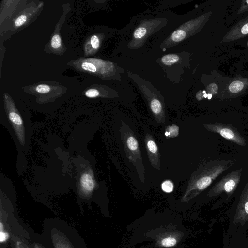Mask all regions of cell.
Instances as JSON below:
<instances>
[{
    "mask_svg": "<svg viewBox=\"0 0 248 248\" xmlns=\"http://www.w3.org/2000/svg\"><path fill=\"white\" fill-rule=\"evenodd\" d=\"M6 108L9 119L20 143L24 145L25 136L23 120L15 108L14 103L7 96H6Z\"/></svg>",
    "mask_w": 248,
    "mask_h": 248,
    "instance_id": "5",
    "label": "cell"
},
{
    "mask_svg": "<svg viewBox=\"0 0 248 248\" xmlns=\"http://www.w3.org/2000/svg\"><path fill=\"white\" fill-rule=\"evenodd\" d=\"M207 96H208V94H207V93L203 94V97L207 98Z\"/></svg>",
    "mask_w": 248,
    "mask_h": 248,
    "instance_id": "29",
    "label": "cell"
},
{
    "mask_svg": "<svg viewBox=\"0 0 248 248\" xmlns=\"http://www.w3.org/2000/svg\"><path fill=\"white\" fill-rule=\"evenodd\" d=\"M173 184L169 180L164 181L161 184V188L166 193H170L173 190Z\"/></svg>",
    "mask_w": 248,
    "mask_h": 248,
    "instance_id": "17",
    "label": "cell"
},
{
    "mask_svg": "<svg viewBox=\"0 0 248 248\" xmlns=\"http://www.w3.org/2000/svg\"></svg>",
    "mask_w": 248,
    "mask_h": 248,
    "instance_id": "32",
    "label": "cell"
},
{
    "mask_svg": "<svg viewBox=\"0 0 248 248\" xmlns=\"http://www.w3.org/2000/svg\"><path fill=\"white\" fill-rule=\"evenodd\" d=\"M242 171L238 169L223 177L210 189L208 196H215L223 192L227 194L233 192L240 181Z\"/></svg>",
    "mask_w": 248,
    "mask_h": 248,
    "instance_id": "3",
    "label": "cell"
},
{
    "mask_svg": "<svg viewBox=\"0 0 248 248\" xmlns=\"http://www.w3.org/2000/svg\"><path fill=\"white\" fill-rule=\"evenodd\" d=\"M203 97V95L202 92L201 91L198 92L196 94V98L197 100H201Z\"/></svg>",
    "mask_w": 248,
    "mask_h": 248,
    "instance_id": "27",
    "label": "cell"
},
{
    "mask_svg": "<svg viewBox=\"0 0 248 248\" xmlns=\"http://www.w3.org/2000/svg\"><path fill=\"white\" fill-rule=\"evenodd\" d=\"M90 44L94 49H97L99 48L100 42L99 38L96 35L92 36L90 39Z\"/></svg>",
    "mask_w": 248,
    "mask_h": 248,
    "instance_id": "20",
    "label": "cell"
},
{
    "mask_svg": "<svg viewBox=\"0 0 248 248\" xmlns=\"http://www.w3.org/2000/svg\"><path fill=\"white\" fill-rule=\"evenodd\" d=\"M27 16L22 15L18 17L15 21V25L16 27H20L23 25L27 21Z\"/></svg>",
    "mask_w": 248,
    "mask_h": 248,
    "instance_id": "22",
    "label": "cell"
},
{
    "mask_svg": "<svg viewBox=\"0 0 248 248\" xmlns=\"http://www.w3.org/2000/svg\"><path fill=\"white\" fill-rule=\"evenodd\" d=\"M232 164V162L225 161L216 165L207 164L201 166L191 174L181 201L187 202L197 196Z\"/></svg>",
    "mask_w": 248,
    "mask_h": 248,
    "instance_id": "1",
    "label": "cell"
},
{
    "mask_svg": "<svg viewBox=\"0 0 248 248\" xmlns=\"http://www.w3.org/2000/svg\"><path fill=\"white\" fill-rule=\"evenodd\" d=\"M246 2L247 3V4H248V0H247L246 1Z\"/></svg>",
    "mask_w": 248,
    "mask_h": 248,
    "instance_id": "31",
    "label": "cell"
},
{
    "mask_svg": "<svg viewBox=\"0 0 248 248\" xmlns=\"http://www.w3.org/2000/svg\"><path fill=\"white\" fill-rule=\"evenodd\" d=\"M50 90V87L46 84H40L36 87V91L40 93H47Z\"/></svg>",
    "mask_w": 248,
    "mask_h": 248,
    "instance_id": "21",
    "label": "cell"
},
{
    "mask_svg": "<svg viewBox=\"0 0 248 248\" xmlns=\"http://www.w3.org/2000/svg\"><path fill=\"white\" fill-rule=\"evenodd\" d=\"M179 133V127L173 124L166 128L165 135L167 138H173L177 137Z\"/></svg>",
    "mask_w": 248,
    "mask_h": 248,
    "instance_id": "12",
    "label": "cell"
},
{
    "mask_svg": "<svg viewBox=\"0 0 248 248\" xmlns=\"http://www.w3.org/2000/svg\"><path fill=\"white\" fill-rule=\"evenodd\" d=\"M99 92L95 89H90L87 90L85 93V95L89 98H94L98 96Z\"/></svg>",
    "mask_w": 248,
    "mask_h": 248,
    "instance_id": "23",
    "label": "cell"
},
{
    "mask_svg": "<svg viewBox=\"0 0 248 248\" xmlns=\"http://www.w3.org/2000/svg\"><path fill=\"white\" fill-rule=\"evenodd\" d=\"M241 32L243 34H247L248 33V23L244 25L241 29Z\"/></svg>",
    "mask_w": 248,
    "mask_h": 248,
    "instance_id": "25",
    "label": "cell"
},
{
    "mask_svg": "<svg viewBox=\"0 0 248 248\" xmlns=\"http://www.w3.org/2000/svg\"><path fill=\"white\" fill-rule=\"evenodd\" d=\"M186 32L183 30H177L171 35L172 40L175 42H180L185 38Z\"/></svg>",
    "mask_w": 248,
    "mask_h": 248,
    "instance_id": "14",
    "label": "cell"
},
{
    "mask_svg": "<svg viewBox=\"0 0 248 248\" xmlns=\"http://www.w3.org/2000/svg\"><path fill=\"white\" fill-rule=\"evenodd\" d=\"M146 29L144 27H140L137 29L133 34L136 39H140L144 37L146 33Z\"/></svg>",
    "mask_w": 248,
    "mask_h": 248,
    "instance_id": "19",
    "label": "cell"
},
{
    "mask_svg": "<svg viewBox=\"0 0 248 248\" xmlns=\"http://www.w3.org/2000/svg\"><path fill=\"white\" fill-rule=\"evenodd\" d=\"M208 131L219 134L224 138L239 145H246L245 139L232 127L218 123H208L203 124Z\"/></svg>",
    "mask_w": 248,
    "mask_h": 248,
    "instance_id": "4",
    "label": "cell"
},
{
    "mask_svg": "<svg viewBox=\"0 0 248 248\" xmlns=\"http://www.w3.org/2000/svg\"><path fill=\"white\" fill-rule=\"evenodd\" d=\"M179 59L178 56L176 54H167L162 57L161 62L164 64L170 66L177 62Z\"/></svg>",
    "mask_w": 248,
    "mask_h": 248,
    "instance_id": "11",
    "label": "cell"
},
{
    "mask_svg": "<svg viewBox=\"0 0 248 248\" xmlns=\"http://www.w3.org/2000/svg\"><path fill=\"white\" fill-rule=\"evenodd\" d=\"M207 92L209 94H216L217 91V87L214 83L210 84L207 88Z\"/></svg>",
    "mask_w": 248,
    "mask_h": 248,
    "instance_id": "24",
    "label": "cell"
},
{
    "mask_svg": "<svg viewBox=\"0 0 248 248\" xmlns=\"http://www.w3.org/2000/svg\"><path fill=\"white\" fill-rule=\"evenodd\" d=\"M145 145L149 161L155 169L160 170V154L153 136L147 133L144 138Z\"/></svg>",
    "mask_w": 248,
    "mask_h": 248,
    "instance_id": "6",
    "label": "cell"
},
{
    "mask_svg": "<svg viewBox=\"0 0 248 248\" xmlns=\"http://www.w3.org/2000/svg\"><path fill=\"white\" fill-rule=\"evenodd\" d=\"M81 67L85 71L95 73L97 71V68L93 63L91 62L85 61L81 63Z\"/></svg>",
    "mask_w": 248,
    "mask_h": 248,
    "instance_id": "16",
    "label": "cell"
},
{
    "mask_svg": "<svg viewBox=\"0 0 248 248\" xmlns=\"http://www.w3.org/2000/svg\"><path fill=\"white\" fill-rule=\"evenodd\" d=\"M177 243V240L173 237H167L161 241V245L164 247L169 248L175 246Z\"/></svg>",
    "mask_w": 248,
    "mask_h": 248,
    "instance_id": "15",
    "label": "cell"
},
{
    "mask_svg": "<svg viewBox=\"0 0 248 248\" xmlns=\"http://www.w3.org/2000/svg\"><path fill=\"white\" fill-rule=\"evenodd\" d=\"M61 38L59 34H55L53 36L51 41V46L54 49H58L61 46Z\"/></svg>",
    "mask_w": 248,
    "mask_h": 248,
    "instance_id": "18",
    "label": "cell"
},
{
    "mask_svg": "<svg viewBox=\"0 0 248 248\" xmlns=\"http://www.w3.org/2000/svg\"><path fill=\"white\" fill-rule=\"evenodd\" d=\"M79 187L81 193L89 197L96 187V182L92 171L89 170L82 174L79 180Z\"/></svg>",
    "mask_w": 248,
    "mask_h": 248,
    "instance_id": "7",
    "label": "cell"
},
{
    "mask_svg": "<svg viewBox=\"0 0 248 248\" xmlns=\"http://www.w3.org/2000/svg\"><path fill=\"white\" fill-rule=\"evenodd\" d=\"M202 93H203V94L206 93V91H202Z\"/></svg>",
    "mask_w": 248,
    "mask_h": 248,
    "instance_id": "30",
    "label": "cell"
},
{
    "mask_svg": "<svg viewBox=\"0 0 248 248\" xmlns=\"http://www.w3.org/2000/svg\"><path fill=\"white\" fill-rule=\"evenodd\" d=\"M31 248H45L43 245L41 244L35 242L31 244Z\"/></svg>",
    "mask_w": 248,
    "mask_h": 248,
    "instance_id": "26",
    "label": "cell"
},
{
    "mask_svg": "<svg viewBox=\"0 0 248 248\" xmlns=\"http://www.w3.org/2000/svg\"><path fill=\"white\" fill-rule=\"evenodd\" d=\"M8 213L1 206L0 212V248L5 246L11 236V228L8 224Z\"/></svg>",
    "mask_w": 248,
    "mask_h": 248,
    "instance_id": "8",
    "label": "cell"
},
{
    "mask_svg": "<svg viewBox=\"0 0 248 248\" xmlns=\"http://www.w3.org/2000/svg\"><path fill=\"white\" fill-rule=\"evenodd\" d=\"M120 133L126 157L135 167L140 181L143 182L145 169L139 142L129 126L124 122H122Z\"/></svg>",
    "mask_w": 248,
    "mask_h": 248,
    "instance_id": "2",
    "label": "cell"
},
{
    "mask_svg": "<svg viewBox=\"0 0 248 248\" xmlns=\"http://www.w3.org/2000/svg\"><path fill=\"white\" fill-rule=\"evenodd\" d=\"M51 238L54 248H74L66 236L59 230H52Z\"/></svg>",
    "mask_w": 248,
    "mask_h": 248,
    "instance_id": "9",
    "label": "cell"
},
{
    "mask_svg": "<svg viewBox=\"0 0 248 248\" xmlns=\"http://www.w3.org/2000/svg\"><path fill=\"white\" fill-rule=\"evenodd\" d=\"M244 84L242 82L236 80L232 82L229 85V89L232 93H237L243 88Z\"/></svg>",
    "mask_w": 248,
    "mask_h": 248,
    "instance_id": "13",
    "label": "cell"
},
{
    "mask_svg": "<svg viewBox=\"0 0 248 248\" xmlns=\"http://www.w3.org/2000/svg\"><path fill=\"white\" fill-rule=\"evenodd\" d=\"M12 248H31L24 240L11 232L9 240Z\"/></svg>",
    "mask_w": 248,
    "mask_h": 248,
    "instance_id": "10",
    "label": "cell"
},
{
    "mask_svg": "<svg viewBox=\"0 0 248 248\" xmlns=\"http://www.w3.org/2000/svg\"><path fill=\"white\" fill-rule=\"evenodd\" d=\"M212 95L211 94L208 93V96H207V98L208 99H210L212 98Z\"/></svg>",
    "mask_w": 248,
    "mask_h": 248,
    "instance_id": "28",
    "label": "cell"
}]
</instances>
